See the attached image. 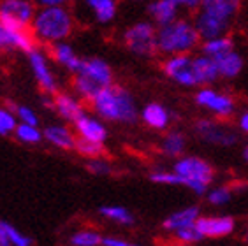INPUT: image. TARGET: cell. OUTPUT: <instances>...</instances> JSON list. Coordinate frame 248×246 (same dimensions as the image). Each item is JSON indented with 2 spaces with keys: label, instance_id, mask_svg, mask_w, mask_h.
I'll return each instance as SVG.
<instances>
[{
  "label": "cell",
  "instance_id": "obj_1",
  "mask_svg": "<svg viewBox=\"0 0 248 246\" xmlns=\"http://www.w3.org/2000/svg\"><path fill=\"white\" fill-rule=\"evenodd\" d=\"M92 109L108 122H118V123H132L138 122L139 113L134 102V97L125 90L124 86L109 85L102 88L95 95V99L90 102Z\"/></svg>",
  "mask_w": 248,
  "mask_h": 246
},
{
  "label": "cell",
  "instance_id": "obj_2",
  "mask_svg": "<svg viewBox=\"0 0 248 246\" xmlns=\"http://www.w3.org/2000/svg\"><path fill=\"white\" fill-rule=\"evenodd\" d=\"M201 35L196 25L188 23L185 19H174L171 23L160 25L157 32V46L160 53L167 55H180L188 53L199 44Z\"/></svg>",
  "mask_w": 248,
  "mask_h": 246
},
{
  "label": "cell",
  "instance_id": "obj_3",
  "mask_svg": "<svg viewBox=\"0 0 248 246\" xmlns=\"http://www.w3.org/2000/svg\"><path fill=\"white\" fill-rule=\"evenodd\" d=\"M33 35L44 43H57L69 37L74 30V18L60 5H48L33 16Z\"/></svg>",
  "mask_w": 248,
  "mask_h": 246
},
{
  "label": "cell",
  "instance_id": "obj_4",
  "mask_svg": "<svg viewBox=\"0 0 248 246\" xmlns=\"http://www.w3.org/2000/svg\"><path fill=\"white\" fill-rule=\"evenodd\" d=\"M172 170L180 176L182 180V186L188 188L196 195H206L208 188L211 186L213 180H215V169L210 162L201 158V156H180Z\"/></svg>",
  "mask_w": 248,
  "mask_h": 246
},
{
  "label": "cell",
  "instance_id": "obj_5",
  "mask_svg": "<svg viewBox=\"0 0 248 246\" xmlns=\"http://www.w3.org/2000/svg\"><path fill=\"white\" fill-rule=\"evenodd\" d=\"M124 43L127 49L141 57H155L158 53L157 30L150 23H136L125 30Z\"/></svg>",
  "mask_w": 248,
  "mask_h": 246
},
{
  "label": "cell",
  "instance_id": "obj_6",
  "mask_svg": "<svg viewBox=\"0 0 248 246\" xmlns=\"http://www.w3.org/2000/svg\"><path fill=\"white\" fill-rule=\"evenodd\" d=\"M162 71L167 77H171L183 86H199V79L194 69V58H190L186 53H180L166 60Z\"/></svg>",
  "mask_w": 248,
  "mask_h": 246
},
{
  "label": "cell",
  "instance_id": "obj_7",
  "mask_svg": "<svg viewBox=\"0 0 248 246\" xmlns=\"http://www.w3.org/2000/svg\"><path fill=\"white\" fill-rule=\"evenodd\" d=\"M196 132L202 141L217 146H232L238 141V134L217 120H199L196 122Z\"/></svg>",
  "mask_w": 248,
  "mask_h": 246
},
{
  "label": "cell",
  "instance_id": "obj_8",
  "mask_svg": "<svg viewBox=\"0 0 248 246\" xmlns=\"http://www.w3.org/2000/svg\"><path fill=\"white\" fill-rule=\"evenodd\" d=\"M196 104L201 108L208 109L213 114H217L218 118H229L234 113V99L225 93H217L211 88H202L197 92L196 95Z\"/></svg>",
  "mask_w": 248,
  "mask_h": 246
},
{
  "label": "cell",
  "instance_id": "obj_9",
  "mask_svg": "<svg viewBox=\"0 0 248 246\" xmlns=\"http://www.w3.org/2000/svg\"><path fill=\"white\" fill-rule=\"evenodd\" d=\"M197 227L204 239H220V237H227L236 231V222L232 216L227 215H213V216H202L201 215L197 220Z\"/></svg>",
  "mask_w": 248,
  "mask_h": 246
},
{
  "label": "cell",
  "instance_id": "obj_10",
  "mask_svg": "<svg viewBox=\"0 0 248 246\" xmlns=\"http://www.w3.org/2000/svg\"><path fill=\"white\" fill-rule=\"evenodd\" d=\"M33 5L29 0H2L0 2V16L9 18L25 27H30L33 18Z\"/></svg>",
  "mask_w": 248,
  "mask_h": 246
},
{
  "label": "cell",
  "instance_id": "obj_11",
  "mask_svg": "<svg viewBox=\"0 0 248 246\" xmlns=\"http://www.w3.org/2000/svg\"><path fill=\"white\" fill-rule=\"evenodd\" d=\"M229 23L227 19L218 18V16L211 15V13H206V11L201 9V13L196 16V29L199 32V35L202 39H213L224 35L229 29Z\"/></svg>",
  "mask_w": 248,
  "mask_h": 246
},
{
  "label": "cell",
  "instance_id": "obj_12",
  "mask_svg": "<svg viewBox=\"0 0 248 246\" xmlns=\"http://www.w3.org/2000/svg\"><path fill=\"white\" fill-rule=\"evenodd\" d=\"M74 130L78 138L88 139V141L104 142L108 139V128L104 127V123L99 118H92L86 113L74 122Z\"/></svg>",
  "mask_w": 248,
  "mask_h": 246
},
{
  "label": "cell",
  "instance_id": "obj_13",
  "mask_svg": "<svg viewBox=\"0 0 248 246\" xmlns=\"http://www.w3.org/2000/svg\"><path fill=\"white\" fill-rule=\"evenodd\" d=\"M199 216H201L199 206H186V208H182L178 209V211H172L171 215H167L162 222V229L167 234H174L180 229L196 223L199 220Z\"/></svg>",
  "mask_w": 248,
  "mask_h": 246
},
{
  "label": "cell",
  "instance_id": "obj_14",
  "mask_svg": "<svg viewBox=\"0 0 248 246\" xmlns=\"http://www.w3.org/2000/svg\"><path fill=\"white\" fill-rule=\"evenodd\" d=\"M29 57H30V65H32V69H33V74H35V79H37L39 86L43 88L44 93L55 95L57 93V83H55L51 72H49L46 58H44L37 49H33L32 53H29Z\"/></svg>",
  "mask_w": 248,
  "mask_h": 246
},
{
  "label": "cell",
  "instance_id": "obj_15",
  "mask_svg": "<svg viewBox=\"0 0 248 246\" xmlns=\"http://www.w3.org/2000/svg\"><path fill=\"white\" fill-rule=\"evenodd\" d=\"M53 109H57V113L62 116L65 122L74 123L81 114H85L81 102L74 99L72 95L67 93H57L53 95Z\"/></svg>",
  "mask_w": 248,
  "mask_h": 246
},
{
  "label": "cell",
  "instance_id": "obj_16",
  "mask_svg": "<svg viewBox=\"0 0 248 246\" xmlns=\"http://www.w3.org/2000/svg\"><path fill=\"white\" fill-rule=\"evenodd\" d=\"M43 138L53 144L55 148H60V150H74L76 146V134L72 132L69 127H63V125H49L43 130Z\"/></svg>",
  "mask_w": 248,
  "mask_h": 246
},
{
  "label": "cell",
  "instance_id": "obj_17",
  "mask_svg": "<svg viewBox=\"0 0 248 246\" xmlns=\"http://www.w3.org/2000/svg\"><path fill=\"white\" fill-rule=\"evenodd\" d=\"M78 72H83L86 76L93 77L95 81H99L102 86H109L113 85V72H111V67L106 63L104 60L100 58H90V60H83L81 62V69ZM76 72V74H78Z\"/></svg>",
  "mask_w": 248,
  "mask_h": 246
},
{
  "label": "cell",
  "instance_id": "obj_18",
  "mask_svg": "<svg viewBox=\"0 0 248 246\" xmlns=\"http://www.w3.org/2000/svg\"><path fill=\"white\" fill-rule=\"evenodd\" d=\"M141 120H143L150 128H155V130H164V128L169 127V122H171V114L164 108L162 104H157V102H152V104L144 106V109L141 111Z\"/></svg>",
  "mask_w": 248,
  "mask_h": 246
},
{
  "label": "cell",
  "instance_id": "obj_19",
  "mask_svg": "<svg viewBox=\"0 0 248 246\" xmlns=\"http://www.w3.org/2000/svg\"><path fill=\"white\" fill-rule=\"evenodd\" d=\"M48 51L53 57V60H57L58 63L65 65L69 71H72L76 74L79 69H81V58L76 57V53L72 51L71 46H67L63 43H49L48 44Z\"/></svg>",
  "mask_w": 248,
  "mask_h": 246
},
{
  "label": "cell",
  "instance_id": "obj_20",
  "mask_svg": "<svg viewBox=\"0 0 248 246\" xmlns=\"http://www.w3.org/2000/svg\"><path fill=\"white\" fill-rule=\"evenodd\" d=\"M201 7L206 13L224 18L227 21L238 15L239 7H241V0H201Z\"/></svg>",
  "mask_w": 248,
  "mask_h": 246
},
{
  "label": "cell",
  "instance_id": "obj_21",
  "mask_svg": "<svg viewBox=\"0 0 248 246\" xmlns=\"http://www.w3.org/2000/svg\"><path fill=\"white\" fill-rule=\"evenodd\" d=\"M213 60L217 63L218 74L224 77H236L241 72V69H243V58L234 51L217 55V57H213Z\"/></svg>",
  "mask_w": 248,
  "mask_h": 246
},
{
  "label": "cell",
  "instance_id": "obj_22",
  "mask_svg": "<svg viewBox=\"0 0 248 246\" xmlns=\"http://www.w3.org/2000/svg\"><path fill=\"white\" fill-rule=\"evenodd\" d=\"M72 86H74L76 93L79 95L83 100H86L88 104L95 99V95L99 93L102 88H106V86L100 85L99 81H95L90 76H86V74H83V72H78L76 76H74V79H72Z\"/></svg>",
  "mask_w": 248,
  "mask_h": 246
},
{
  "label": "cell",
  "instance_id": "obj_23",
  "mask_svg": "<svg viewBox=\"0 0 248 246\" xmlns=\"http://www.w3.org/2000/svg\"><path fill=\"white\" fill-rule=\"evenodd\" d=\"M185 150L186 138L185 134L178 132V130L167 132L162 138V141H160V152H162V155L171 156V158H180L185 153Z\"/></svg>",
  "mask_w": 248,
  "mask_h": 246
},
{
  "label": "cell",
  "instance_id": "obj_24",
  "mask_svg": "<svg viewBox=\"0 0 248 246\" xmlns=\"http://www.w3.org/2000/svg\"><path fill=\"white\" fill-rule=\"evenodd\" d=\"M99 215L108 222H113L116 225H124V227H130L136 223V216L130 209H127L125 206H118V204H113V206H102L99 209Z\"/></svg>",
  "mask_w": 248,
  "mask_h": 246
},
{
  "label": "cell",
  "instance_id": "obj_25",
  "mask_svg": "<svg viewBox=\"0 0 248 246\" xmlns=\"http://www.w3.org/2000/svg\"><path fill=\"white\" fill-rule=\"evenodd\" d=\"M194 69H196L199 85H210V83L217 81V77L220 76L215 60L211 57H208V55L206 57L194 58Z\"/></svg>",
  "mask_w": 248,
  "mask_h": 246
},
{
  "label": "cell",
  "instance_id": "obj_26",
  "mask_svg": "<svg viewBox=\"0 0 248 246\" xmlns=\"http://www.w3.org/2000/svg\"><path fill=\"white\" fill-rule=\"evenodd\" d=\"M176 11L178 5L172 0H157L150 5V15L155 18L158 25L171 23L176 19Z\"/></svg>",
  "mask_w": 248,
  "mask_h": 246
},
{
  "label": "cell",
  "instance_id": "obj_27",
  "mask_svg": "<svg viewBox=\"0 0 248 246\" xmlns=\"http://www.w3.org/2000/svg\"><path fill=\"white\" fill-rule=\"evenodd\" d=\"M86 5L92 9L95 19L99 23H108L116 15L115 0H86Z\"/></svg>",
  "mask_w": 248,
  "mask_h": 246
},
{
  "label": "cell",
  "instance_id": "obj_28",
  "mask_svg": "<svg viewBox=\"0 0 248 246\" xmlns=\"http://www.w3.org/2000/svg\"><path fill=\"white\" fill-rule=\"evenodd\" d=\"M104 236L95 229H79V231L72 232L69 237V245L71 246H102Z\"/></svg>",
  "mask_w": 248,
  "mask_h": 246
},
{
  "label": "cell",
  "instance_id": "obj_29",
  "mask_svg": "<svg viewBox=\"0 0 248 246\" xmlns=\"http://www.w3.org/2000/svg\"><path fill=\"white\" fill-rule=\"evenodd\" d=\"M232 47H234L232 39L220 35V37L208 39L204 43V46H202V51H204V55L213 58V57H217V55H222V53L232 51Z\"/></svg>",
  "mask_w": 248,
  "mask_h": 246
},
{
  "label": "cell",
  "instance_id": "obj_30",
  "mask_svg": "<svg viewBox=\"0 0 248 246\" xmlns=\"http://www.w3.org/2000/svg\"><path fill=\"white\" fill-rule=\"evenodd\" d=\"M15 136L18 141L25 142V144H37L44 139L37 125H29V123H18L15 128Z\"/></svg>",
  "mask_w": 248,
  "mask_h": 246
},
{
  "label": "cell",
  "instance_id": "obj_31",
  "mask_svg": "<svg viewBox=\"0 0 248 246\" xmlns=\"http://www.w3.org/2000/svg\"><path fill=\"white\" fill-rule=\"evenodd\" d=\"M171 236L178 245H197V243H201L204 239V236L201 234L199 227H197V222L180 229V231H176L174 234H171Z\"/></svg>",
  "mask_w": 248,
  "mask_h": 246
},
{
  "label": "cell",
  "instance_id": "obj_32",
  "mask_svg": "<svg viewBox=\"0 0 248 246\" xmlns=\"http://www.w3.org/2000/svg\"><path fill=\"white\" fill-rule=\"evenodd\" d=\"M79 155L86 156V158H97V156L104 155V142H95L88 141V139L78 138L76 136V146H74Z\"/></svg>",
  "mask_w": 248,
  "mask_h": 246
},
{
  "label": "cell",
  "instance_id": "obj_33",
  "mask_svg": "<svg viewBox=\"0 0 248 246\" xmlns=\"http://www.w3.org/2000/svg\"><path fill=\"white\" fill-rule=\"evenodd\" d=\"M231 197H232V190L229 186H213V188L210 186L206 192V200L211 206H225L231 202Z\"/></svg>",
  "mask_w": 248,
  "mask_h": 246
},
{
  "label": "cell",
  "instance_id": "obj_34",
  "mask_svg": "<svg viewBox=\"0 0 248 246\" xmlns=\"http://www.w3.org/2000/svg\"><path fill=\"white\" fill-rule=\"evenodd\" d=\"M2 229L5 232V237L9 241V246H32V239H30L25 232L16 229L15 225H11L7 222H2Z\"/></svg>",
  "mask_w": 248,
  "mask_h": 246
},
{
  "label": "cell",
  "instance_id": "obj_35",
  "mask_svg": "<svg viewBox=\"0 0 248 246\" xmlns=\"http://www.w3.org/2000/svg\"><path fill=\"white\" fill-rule=\"evenodd\" d=\"M150 181L155 184H162V186H182V180L174 170H153L150 174Z\"/></svg>",
  "mask_w": 248,
  "mask_h": 246
},
{
  "label": "cell",
  "instance_id": "obj_36",
  "mask_svg": "<svg viewBox=\"0 0 248 246\" xmlns=\"http://www.w3.org/2000/svg\"><path fill=\"white\" fill-rule=\"evenodd\" d=\"M18 125V118L11 109L0 108V136L15 134V128Z\"/></svg>",
  "mask_w": 248,
  "mask_h": 246
},
{
  "label": "cell",
  "instance_id": "obj_37",
  "mask_svg": "<svg viewBox=\"0 0 248 246\" xmlns=\"http://www.w3.org/2000/svg\"><path fill=\"white\" fill-rule=\"evenodd\" d=\"M86 169L90 170L92 174L95 176H108L111 174V164L108 160H104L102 156H97V158H88V164H86Z\"/></svg>",
  "mask_w": 248,
  "mask_h": 246
},
{
  "label": "cell",
  "instance_id": "obj_38",
  "mask_svg": "<svg viewBox=\"0 0 248 246\" xmlns=\"http://www.w3.org/2000/svg\"><path fill=\"white\" fill-rule=\"evenodd\" d=\"M11 111H15L16 118L21 123H29V125H39L37 114L33 113L30 108H25V106H11Z\"/></svg>",
  "mask_w": 248,
  "mask_h": 246
},
{
  "label": "cell",
  "instance_id": "obj_39",
  "mask_svg": "<svg viewBox=\"0 0 248 246\" xmlns=\"http://www.w3.org/2000/svg\"><path fill=\"white\" fill-rule=\"evenodd\" d=\"M15 46V35H13V30H9L2 23L0 19V51H5V49H13Z\"/></svg>",
  "mask_w": 248,
  "mask_h": 246
},
{
  "label": "cell",
  "instance_id": "obj_40",
  "mask_svg": "<svg viewBox=\"0 0 248 246\" xmlns=\"http://www.w3.org/2000/svg\"><path fill=\"white\" fill-rule=\"evenodd\" d=\"M102 246H143L136 241H130V239H125V237L120 236H104L102 239Z\"/></svg>",
  "mask_w": 248,
  "mask_h": 246
},
{
  "label": "cell",
  "instance_id": "obj_41",
  "mask_svg": "<svg viewBox=\"0 0 248 246\" xmlns=\"http://www.w3.org/2000/svg\"><path fill=\"white\" fill-rule=\"evenodd\" d=\"M238 127H239V130H241V132L248 136V111H245V113L239 114Z\"/></svg>",
  "mask_w": 248,
  "mask_h": 246
},
{
  "label": "cell",
  "instance_id": "obj_42",
  "mask_svg": "<svg viewBox=\"0 0 248 246\" xmlns=\"http://www.w3.org/2000/svg\"><path fill=\"white\" fill-rule=\"evenodd\" d=\"M176 5H183V7H190V9H197L201 7V0H172Z\"/></svg>",
  "mask_w": 248,
  "mask_h": 246
},
{
  "label": "cell",
  "instance_id": "obj_43",
  "mask_svg": "<svg viewBox=\"0 0 248 246\" xmlns=\"http://www.w3.org/2000/svg\"><path fill=\"white\" fill-rule=\"evenodd\" d=\"M43 5H62V4H65V2H69V0H39Z\"/></svg>",
  "mask_w": 248,
  "mask_h": 246
},
{
  "label": "cell",
  "instance_id": "obj_44",
  "mask_svg": "<svg viewBox=\"0 0 248 246\" xmlns=\"http://www.w3.org/2000/svg\"><path fill=\"white\" fill-rule=\"evenodd\" d=\"M0 246H9V241H7V237H5L4 229H2V222H0Z\"/></svg>",
  "mask_w": 248,
  "mask_h": 246
},
{
  "label": "cell",
  "instance_id": "obj_45",
  "mask_svg": "<svg viewBox=\"0 0 248 246\" xmlns=\"http://www.w3.org/2000/svg\"><path fill=\"white\" fill-rule=\"evenodd\" d=\"M241 155H243V160H245V162H248V144L243 148V153H241Z\"/></svg>",
  "mask_w": 248,
  "mask_h": 246
},
{
  "label": "cell",
  "instance_id": "obj_46",
  "mask_svg": "<svg viewBox=\"0 0 248 246\" xmlns=\"http://www.w3.org/2000/svg\"><path fill=\"white\" fill-rule=\"evenodd\" d=\"M245 241H247V245H248V227H247V231H245Z\"/></svg>",
  "mask_w": 248,
  "mask_h": 246
},
{
  "label": "cell",
  "instance_id": "obj_47",
  "mask_svg": "<svg viewBox=\"0 0 248 246\" xmlns=\"http://www.w3.org/2000/svg\"><path fill=\"white\" fill-rule=\"evenodd\" d=\"M178 246H194V245H178Z\"/></svg>",
  "mask_w": 248,
  "mask_h": 246
}]
</instances>
